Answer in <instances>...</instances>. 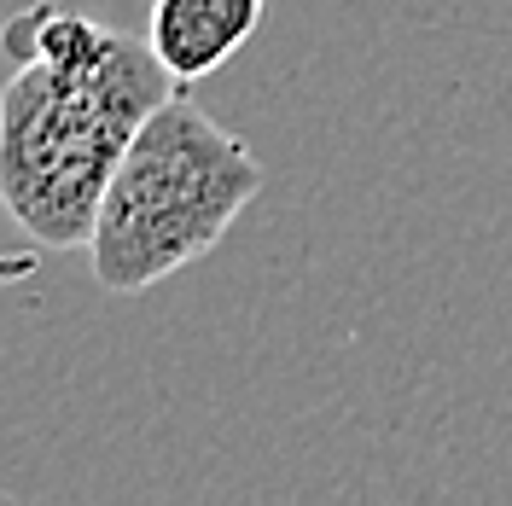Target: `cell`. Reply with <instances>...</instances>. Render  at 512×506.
<instances>
[{
    "instance_id": "obj_1",
    "label": "cell",
    "mask_w": 512,
    "mask_h": 506,
    "mask_svg": "<svg viewBox=\"0 0 512 506\" xmlns=\"http://www.w3.org/2000/svg\"><path fill=\"white\" fill-rule=\"evenodd\" d=\"M0 47L12 59L0 88V204L35 245L76 251L128 140L181 82L146 35L53 0L6 18Z\"/></svg>"
},
{
    "instance_id": "obj_2",
    "label": "cell",
    "mask_w": 512,
    "mask_h": 506,
    "mask_svg": "<svg viewBox=\"0 0 512 506\" xmlns=\"http://www.w3.org/2000/svg\"><path fill=\"white\" fill-rule=\"evenodd\" d=\"M262 192L256 152L192 94L163 99L128 140L88 233V274L111 297L152 291L227 239Z\"/></svg>"
},
{
    "instance_id": "obj_3",
    "label": "cell",
    "mask_w": 512,
    "mask_h": 506,
    "mask_svg": "<svg viewBox=\"0 0 512 506\" xmlns=\"http://www.w3.org/2000/svg\"><path fill=\"white\" fill-rule=\"evenodd\" d=\"M268 0H152L146 18V41L163 59V70L192 88L210 70H222L262 24Z\"/></svg>"
},
{
    "instance_id": "obj_4",
    "label": "cell",
    "mask_w": 512,
    "mask_h": 506,
    "mask_svg": "<svg viewBox=\"0 0 512 506\" xmlns=\"http://www.w3.org/2000/svg\"><path fill=\"white\" fill-rule=\"evenodd\" d=\"M35 268H41V262H35L30 251H12V256H0V285H12V280H30Z\"/></svg>"
}]
</instances>
